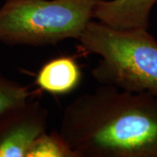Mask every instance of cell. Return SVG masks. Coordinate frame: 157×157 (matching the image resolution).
<instances>
[{
  "mask_svg": "<svg viewBox=\"0 0 157 157\" xmlns=\"http://www.w3.org/2000/svg\"><path fill=\"white\" fill-rule=\"evenodd\" d=\"M103 0H6L0 8V41L33 46L78 40Z\"/></svg>",
  "mask_w": 157,
  "mask_h": 157,
  "instance_id": "3",
  "label": "cell"
},
{
  "mask_svg": "<svg viewBox=\"0 0 157 157\" xmlns=\"http://www.w3.org/2000/svg\"><path fill=\"white\" fill-rule=\"evenodd\" d=\"M157 0H103L93 18L115 29H146Z\"/></svg>",
  "mask_w": 157,
  "mask_h": 157,
  "instance_id": "5",
  "label": "cell"
},
{
  "mask_svg": "<svg viewBox=\"0 0 157 157\" xmlns=\"http://www.w3.org/2000/svg\"><path fill=\"white\" fill-rule=\"evenodd\" d=\"M81 78V69L75 59L59 56L41 67L36 75L35 85L40 91L52 95H62L76 89Z\"/></svg>",
  "mask_w": 157,
  "mask_h": 157,
  "instance_id": "6",
  "label": "cell"
},
{
  "mask_svg": "<svg viewBox=\"0 0 157 157\" xmlns=\"http://www.w3.org/2000/svg\"><path fill=\"white\" fill-rule=\"evenodd\" d=\"M27 157H78L59 131L39 135L29 149Z\"/></svg>",
  "mask_w": 157,
  "mask_h": 157,
  "instance_id": "7",
  "label": "cell"
},
{
  "mask_svg": "<svg viewBox=\"0 0 157 157\" xmlns=\"http://www.w3.org/2000/svg\"><path fill=\"white\" fill-rule=\"evenodd\" d=\"M49 113L38 101L10 108L0 115V157H27L39 135L46 132Z\"/></svg>",
  "mask_w": 157,
  "mask_h": 157,
  "instance_id": "4",
  "label": "cell"
},
{
  "mask_svg": "<svg viewBox=\"0 0 157 157\" xmlns=\"http://www.w3.org/2000/svg\"><path fill=\"white\" fill-rule=\"evenodd\" d=\"M59 132L78 157H157V96L101 85L68 104Z\"/></svg>",
  "mask_w": 157,
  "mask_h": 157,
  "instance_id": "1",
  "label": "cell"
},
{
  "mask_svg": "<svg viewBox=\"0 0 157 157\" xmlns=\"http://www.w3.org/2000/svg\"><path fill=\"white\" fill-rule=\"evenodd\" d=\"M33 94L28 86L12 81L0 74V115L10 108L30 100Z\"/></svg>",
  "mask_w": 157,
  "mask_h": 157,
  "instance_id": "8",
  "label": "cell"
},
{
  "mask_svg": "<svg viewBox=\"0 0 157 157\" xmlns=\"http://www.w3.org/2000/svg\"><path fill=\"white\" fill-rule=\"evenodd\" d=\"M79 48L100 56L92 75L101 86L157 96V40L146 29H115L91 21Z\"/></svg>",
  "mask_w": 157,
  "mask_h": 157,
  "instance_id": "2",
  "label": "cell"
}]
</instances>
